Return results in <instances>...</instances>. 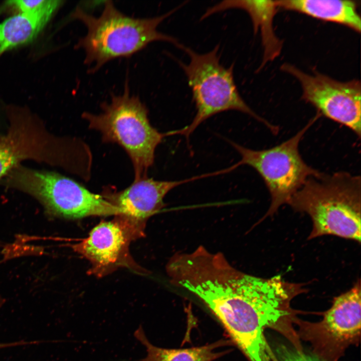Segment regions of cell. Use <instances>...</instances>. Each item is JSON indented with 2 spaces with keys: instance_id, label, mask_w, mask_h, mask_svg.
I'll return each instance as SVG.
<instances>
[{
  "instance_id": "6da1fadb",
  "label": "cell",
  "mask_w": 361,
  "mask_h": 361,
  "mask_svg": "<svg viewBox=\"0 0 361 361\" xmlns=\"http://www.w3.org/2000/svg\"><path fill=\"white\" fill-rule=\"evenodd\" d=\"M176 285L209 308L250 361L274 359L264 329L286 315L291 299L305 291L302 284L288 282L280 275L265 279L244 273L222 253L207 249L185 264Z\"/></svg>"
},
{
  "instance_id": "7a4b0ae2",
  "label": "cell",
  "mask_w": 361,
  "mask_h": 361,
  "mask_svg": "<svg viewBox=\"0 0 361 361\" xmlns=\"http://www.w3.org/2000/svg\"><path fill=\"white\" fill-rule=\"evenodd\" d=\"M177 8L157 17L134 18L123 14L110 1L105 2L102 13L97 17L77 7L72 17L85 26L87 33L78 40L76 48L84 50V63L93 65L91 73L108 61L129 57L154 41L169 42L178 48L180 44L176 39L157 30Z\"/></svg>"
},
{
  "instance_id": "3957f363",
  "label": "cell",
  "mask_w": 361,
  "mask_h": 361,
  "mask_svg": "<svg viewBox=\"0 0 361 361\" xmlns=\"http://www.w3.org/2000/svg\"><path fill=\"white\" fill-rule=\"evenodd\" d=\"M288 204L311 217L313 228L308 239L333 235L360 242L359 176L339 171L310 177Z\"/></svg>"
},
{
  "instance_id": "277c9868",
  "label": "cell",
  "mask_w": 361,
  "mask_h": 361,
  "mask_svg": "<svg viewBox=\"0 0 361 361\" xmlns=\"http://www.w3.org/2000/svg\"><path fill=\"white\" fill-rule=\"evenodd\" d=\"M100 106L99 114H82L88 127L100 132L103 142L116 143L124 149L132 162L134 180L147 176L155 149L167 133L151 125L146 106L138 97L130 94L127 83L122 94L112 95L110 101Z\"/></svg>"
},
{
  "instance_id": "5b68a950",
  "label": "cell",
  "mask_w": 361,
  "mask_h": 361,
  "mask_svg": "<svg viewBox=\"0 0 361 361\" xmlns=\"http://www.w3.org/2000/svg\"><path fill=\"white\" fill-rule=\"evenodd\" d=\"M180 49L189 56L188 64L178 61L192 90L196 114L192 122L180 129L169 131L170 135H184L189 139L194 130L210 117L228 110H236L250 115L263 123L273 133L279 128L257 114L246 103L235 84L234 64L226 68L220 62L219 45L211 51L199 54L182 45Z\"/></svg>"
},
{
  "instance_id": "8992f818",
  "label": "cell",
  "mask_w": 361,
  "mask_h": 361,
  "mask_svg": "<svg viewBox=\"0 0 361 361\" xmlns=\"http://www.w3.org/2000/svg\"><path fill=\"white\" fill-rule=\"evenodd\" d=\"M6 176V185L35 198L53 217L74 219L120 214L117 208L101 195L54 172L17 166Z\"/></svg>"
},
{
  "instance_id": "52a82bcc",
  "label": "cell",
  "mask_w": 361,
  "mask_h": 361,
  "mask_svg": "<svg viewBox=\"0 0 361 361\" xmlns=\"http://www.w3.org/2000/svg\"><path fill=\"white\" fill-rule=\"evenodd\" d=\"M318 116L289 139L269 149L256 150L228 141L241 157L238 165H248L255 169L270 193L271 204L263 218L273 216L282 205L288 204L309 177L323 174L305 162L298 148L303 136Z\"/></svg>"
},
{
  "instance_id": "ba28073f",
  "label": "cell",
  "mask_w": 361,
  "mask_h": 361,
  "mask_svg": "<svg viewBox=\"0 0 361 361\" xmlns=\"http://www.w3.org/2000/svg\"><path fill=\"white\" fill-rule=\"evenodd\" d=\"M281 69L298 80L302 89V99L326 117L347 127L360 137L359 81L342 82L318 72L308 74L288 64H283Z\"/></svg>"
},
{
  "instance_id": "9c48e42d",
  "label": "cell",
  "mask_w": 361,
  "mask_h": 361,
  "mask_svg": "<svg viewBox=\"0 0 361 361\" xmlns=\"http://www.w3.org/2000/svg\"><path fill=\"white\" fill-rule=\"evenodd\" d=\"M204 177V175L179 180H157L148 176L133 182L127 188L116 191L105 187L101 196L117 208L120 214L115 216L125 222L138 236H144L146 222L165 206L166 194L182 184Z\"/></svg>"
},
{
  "instance_id": "30bf717a",
  "label": "cell",
  "mask_w": 361,
  "mask_h": 361,
  "mask_svg": "<svg viewBox=\"0 0 361 361\" xmlns=\"http://www.w3.org/2000/svg\"><path fill=\"white\" fill-rule=\"evenodd\" d=\"M137 238L129 227L115 217L96 226L73 249L90 261V273L102 277L121 267L138 270L129 252L130 242Z\"/></svg>"
},
{
  "instance_id": "8fae6325",
  "label": "cell",
  "mask_w": 361,
  "mask_h": 361,
  "mask_svg": "<svg viewBox=\"0 0 361 361\" xmlns=\"http://www.w3.org/2000/svg\"><path fill=\"white\" fill-rule=\"evenodd\" d=\"M60 1H47L39 9L19 13L0 24V55L33 41L61 5Z\"/></svg>"
},
{
  "instance_id": "7c38bea8",
  "label": "cell",
  "mask_w": 361,
  "mask_h": 361,
  "mask_svg": "<svg viewBox=\"0 0 361 361\" xmlns=\"http://www.w3.org/2000/svg\"><path fill=\"white\" fill-rule=\"evenodd\" d=\"M360 281L359 279L347 292L336 297L325 313L324 329L337 339H348L360 330Z\"/></svg>"
},
{
  "instance_id": "4fadbf2b",
  "label": "cell",
  "mask_w": 361,
  "mask_h": 361,
  "mask_svg": "<svg viewBox=\"0 0 361 361\" xmlns=\"http://www.w3.org/2000/svg\"><path fill=\"white\" fill-rule=\"evenodd\" d=\"M278 7L336 23L360 32L361 20L354 1L346 0L275 1Z\"/></svg>"
},
{
  "instance_id": "5bb4252c",
  "label": "cell",
  "mask_w": 361,
  "mask_h": 361,
  "mask_svg": "<svg viewBox=\"0 0 361 361\" xmlns=\"http://www.w3.org/2000/svg\"><path fill=\"white\" fill-rule=\"evenodd\" d=\"M277 8L275 1H224L209 8L208 12L212 15L230 9H240L247 12L251 18L255 32L259 27L261 31L265 50L264 61L266 62L269 52L270 58H273L272 49L276 55L279 50L278 47L280 45L275 39L272 25Z\"/></svg>"
},
{
  "instance_id": "9a60e30c",
  "label": "cell",
  "mask_w": 361,
  "mask_h": 361,
  "mask_svg": "<svg viewBox=\"0 0 361 361\" xmlns=\"http://www.w3.org/2000/svg\"><path fill=\"white\" fill-rule=\"evenodd\" d=\"M134 335L146 348L147 354L142 361H213L229 352L217 351V348L231 344L229 340L221 339L205 345L188 348L159 347L150 342L141 325L135 331Z\"/></svg>"
},
{
  "instance_id": "2e32d148",
  "label": "cell",
  "mask_w": 361,
  "mask_h": 361,
  "mask_svg": "<svg viewBox=\"0 0 361 361\" xmlns=\"http://www.w3.org/2000/svg\"><path fill=\"white\" fill-rule=\"evenodd\" d=\"M33 136L25 128H16L0 139V179L17 166L20 161L39 156L40 143L38 137Z\"/></svg>"
},
{
  "instance_id": "e0dca14e",
  "label": "cell",
  "mask_w": 361,
  "mask_h": 361,
  "mask_svg": "<svg viewBox=\"0 0 361 361\" xmlns=\"http://www.w3.org/2000/svg\"><path fill=\"white\" fill-rule=\"evenodd\" d=\"M272 353L278 361H323L314 354L283 343L274 344Z\"/></svg>"
},
{
  "instance_id": "ac0fdd59",
  "label": "cell",
  "mask_w": 361,
  "mask_h": 361,
  "mask_svg": "<svg viewBox=\"0 0 361 361\" xmlns=\"http://www.w3.org/2000/svg\"><path fill=\"white\" fill-rule=\"evenodd\" d=\"M47 0L40 1H10L7 5L15 8L19 13H29L35 11L42 7Z\"/></svg>"
},
{
  "instance_id": "d6986e66",
  "label": "cell",
  "mask_w": 361,
  "mask_h": 361,
  "mask_svg": "<svg viewBox=\"0 0 361 361\" xmlns=\"http://www.w3.org/2000/svg\"><path fill=\"white\" fill-rule=\"evenodd\" d=\"M35 343H37V341L29 342H26V341H17V342H9V343H0V349L3 348H5V347H9L20 345H21Z\"/></svg>"
}]
</instances>
